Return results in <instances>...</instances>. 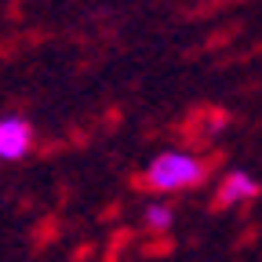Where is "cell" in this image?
I'll return each instance as SVG.
<instances>
[{
    "instance_id": "6da1fadb",
    "label": "cell",
    "mask_w": 262,
    "mask_h": 262,
    "mask_svg": "<svg viewBox=\"0 0 262 262\" xmlns=\"http://www.w3.org/2000/svg\"><path fill=\"white\" fill-rule=\"evenodd\" d=\"M146 179H149L153 189H164V193L186 189V186H193V182L204 179V164L196 160V157H189V153H160L149 164Z\"/></svg>"
},
{
    "instance_id": "277c9868",
    "label": "cell",
    "mask_w": 262,
    "mask_h": 262,
    "mask_svg": "<svg viewBox=\"0 0 262 262\" xmlns=\"http://www.w3.org/2000/svg\"><path fill=\"white\" fill-rule=\"evenodd\" d=\"M146 222H149L153 229H168V226L175 222V215H171L168 204H149V208H146Z\"/></svg>"
},
{
    "instance_id": "3957f363",
    "label": "cell",
    "mask_w": 262,
    "mask_h": 262,
    "mask_svg": "<svg viewBox=\"0 0 262 262\" xmlns=\"http://www.w3.org/2000/svg\"><path fill=\"white\" fill-rule=\"evenodd\" d=\"M251 196H258V182L248 171H233L222 182V189H219V201L222 204H241V201H251Z\"/></svg>"
},
{
    "instance_id": "7a4b0ae2",
    "label": "cell",
    "mask_w": 262,
    "mask_h": 262,
    "mask_svg": "<svg viewBox=\"0 0 262 262\" xmlns=\"http://www.w3.org/2000/svg\"><path fill=\"white\" fill-rule=\"evenodd\" d=\"M33 146V124L22 117L0 120V160H22Z\"/></svg>"
}]
</instances>
